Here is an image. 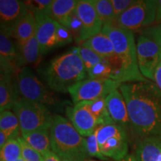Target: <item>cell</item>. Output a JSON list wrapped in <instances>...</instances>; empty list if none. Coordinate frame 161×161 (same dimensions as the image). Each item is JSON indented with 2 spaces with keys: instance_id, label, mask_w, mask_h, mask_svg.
<instances>
[{
  "instance_id": "obj_33",
  "label": "cell",
  "mask_w": 161,
  "mask_h": 161,
  "mask_svg": "<svg viewBox=\"0 0 161 161\" xmlns=\"http://www.w3.org/2000/svg\"><path fill=\"white\" fill-rule=\"evenodd\" d=\"M72 40H73V35L69 29L57 23V26H56L57 47H61V46L71 43Z\"/></svg>"
},
{
  "instance_id": "obj_3",
  "label": "cell",
  "mask_w": 161,
  "mask_h": 161,
  "mask_svg": "<svg viewBox=\"0 0 161 161\" xmlns=\"http://www.w3.org/2000/svg\"><path fill=\"white\" fill-rule=\"evenodd\" d=\"M102 32L111 40L116 55L121 63L120 83L148 81L139 69L136 43L133 31L110 24L104 25Z\"/></svg>"
},
{
  "instance_id": "obj_31",
  "label": "cell",
  "mask_w": 161,
  "mask_h": 161,
  "mask_svg": "<svg viewBox=\"0 0 161 161\" xmlns=\"http://www.w3.org/2000/svg\"><path fill=\"white\" fill-rule=\"evenodd\" d=\"M84 142H85L86 152L87 153L88 156L95 157V158L104 161L108 160V158L104 156L101 152L96 131L87 137H84Z\"/></svg>"
},
{
  "instance_id": "obj_44",
  "label": "cell",
  "mask_w": 161,
  "mask_h": 161,
  "mask_svg": "<svg viewBox=\"0 0 161 161\" xmlns=\"http://www.w3.org/2000/svg\"><path fill=\"white\" fill-rule=\"evenodd\" d=\"M17 161H25V160H24V159L23 158H21L20 159H19V160H18Z\"/></svg>"
},
{
  "instance_id": "obj_14",
  "label": "cell",
  "mask_w": 161,
  "mask_h": 161,
  "mask_svg": "<svg viewBox=\"0 0 161 161\" xmlns=\"http://www.w3.org/2000/svg\"><path fill=\"white\" fill-rule=\"evenodd\" d=\"M29 9L25 2L19 0L0 1L1 28L9 32L26 15Z\"/></svg>"
},
{
  "instance_id": "obj_23",
  "label": "cell",
  "mask_w": 161,
  "mask_h": 161,
  "mask_svg": "<svg viewBox=\"0 0 161 161\" xmlns=\"http://www.w3.org/2000/svg\"><path fill=\"white\" fill-rule=\"evenodd\" d=\"M50 128H41L22 134L24 140L42 155L52 151Z\"/></svg>"
},
{
  "instance_id": "obj_15",
  "label": "cell",
  "mask_w": 161,
  "mask_h": 161,
  "mask_svg": "<svg viewBox=\"0 0 161 161\" xmlns=\"http://www.w3.org/2000/svg\"><path fill=\"white\" fill-rule=\"evenodd\" d=\"M105 101L108 113L114 123L122 127L127 131L130 130V123L128 108L119 88L110 92L105 98Z\"/></svg>"
},
{
  "instance_id": "obj_39",
  "label": "cell",
  "mask_w": 161,
  "mask_h": 161,
  "mask_svg": "<svg viewBox=\"0 0 161 161\" xmlns=\"http://www.w3.org/2000/svg\"><path fill=\"white\" fill-rule=\"evenodd\" d=\"M154 82L158 86L159 89L161 90V62L156 69L155 73H154Z\"/></svg>"
},
{
  "instance_id": "obj_43",
  "label": "cell",
  "mask_w": 161,
  "mask_h": 161,
  "mask_svg": "<svg viewBox=\"0 0 161 161\" xmlns=\"http://www.w3.org/2000/svg\"><path fill=\"white\" fill-rule=\"evenodd\" d=\"M61 161H74V160H67V159H63V160H61Z\"/></svg>"
},
{
  "instance_id": "obj_37",
  "label": "cell",
  "mask_w": 161,
  "mask_h": 161,
  "mask_svg": "<svg viewBox=\"0 0 161 161\" xmlns=\"http://www.w3.org/2000/svg\"><path fill=\"white\" fill-rule=\"evenodd\" d=\"M146 30L149 32L151 35L154 36V37L158 40V42L160 43L161 46V25L149 28V29Z\"/></svg>"
},
{
  "instance_id": "obj_22",
  "label": "cell",
  "mask_w": 161,
  "mask_h": 161,
  "mask_svg": "<svg viewBox=\"0 0 161 161\" xmlns=\"http://www.w3.org/2000/svg\"><path fill=\"white\" fill-rule=\"evenodd\" d=\"M102 154L115 161H121L128 155V137H114L100 147Z\"/></svg>"
},
{
  "instance_id": "obj_16",
  "label": "cell",
  "mask_w": 161,
  "mask_h": 161,
  "mask_svg": "<svg viewBox=\"0 0 161 161\" xmlns=\"http://www.w3.org/2000/svg\"><path fill=\"white\" fill-rule=\"evenodd\" d=\"M17 52V66L18 69L26 66H36L42 58L41 50L35 35L24 43H16Z\"/></svg>"
},
{
  "instance_id": "obj_11",
  "label": "cell",
  "mask_w": 161,
  "mask_h": 161,
  "mask_svg": "<svg viewBox=\"0 0 161 161\" xmlns=\"http://www.w3.org/2000/svg\"><path fill=\"white\" fill-rule=\"evenodd\" d=\"M65 111L70 122L83 137L90 136L100 126L97 119L84 105L82 102L75 104L74 106H67Z\"/></svg>"
},
{
  "instance_id": "obj_10",
  "label": "cell",
  "mask_w": 161,
  "mask_h": 161,
  "mask_svg": "<svg viewBox=\"0 0 161 161\" xmlns=\"http://www.w3.org/2000/svg\"><path fill=\"white\" fill-rule=\"evenodd\" d=\"M75 13L82 25L81 33L75 40L76 43L81 44L102 32L104 25L96 13L92 0H78Z\"/></svg>"
},
{
  "instance_id": "obj_42",
  "label": "cell",
  "mask_w": 161,
  "mask_h": 161,
  "mask_svg": "<svg viewBox=\"0 0 161 161\" xmlns=\"http://www.w3.org/2000/svg\"><path fill=\"white\" fill-rule=\"evenodd\" d=\"M121 161H137L136 160V156L134 155V154H128L125 158L122 159Z\"/></svg>"
},
{
  "instance_id": "obj_38",
  "label": "cell",
  "mask_w": 161,
  "mask_h": 161,
  "mask_svg": "<svg viewBox=\"0 0 161 161\" xmlns=\"http://www.w3.org/2000/svg\"><path fill=\"white\" fill-rule=\"evenodd\" d=\"M43 161H61V159L55 152L49 151L43 155Z\"/></svg>"
},
{
  "instance_id": "obj_17",
  "label": "cell",
  "mask_w": 161,
  "mask_h": 161,
  "mask_svg": "<svg viewBox=\"0 0 161 161\" xmlns=\"http://www.w3.org/2000/svg\"><path fill=\"white\" fill-rule=\"evenodd\" d=\"M77 3L76 0H54L46 14L56 23L67 28Z\"/></svg>"
},
{
  "instance_id": "obj_25",
  "label": "cell",
  "mask_w": 161,
  "mask_h": 161,
  "mask_svg": "<svg viewBox=\"0 0 161 161\" xmlns=\"http://www.w3.org/2000/svg\"><path fill=\"white\" fill-rule=\"evenodd\" d=\"M0 130L7 134L10 139L17 138L21 133L19 122L14 113L10 110H4L0 114Z\"/></svg>"
},
{
  "instance_id": "obj_24",
  "label": "cell",
  "mask_w": 161,
  "mask_h": 161,
  "mask_svg": "<svg viewBox=\"0 0 161 161\" xmlns=\"http://www.w3.org/2000/svg\"><path fill=\"white\" fill-rule=\"evenodd\" d=\"M84 105L97 119L100 125L114 124L110 117L106 105L105 98H101L93 101H83Z\"/></svg>"
},
{
  "instance_id": "obj_1",
  "label": "cell",
  "mask_w": 161,
  "mask_h": 161,
  "mask_svg": "<svg viewBox=\"0 0 161 161\" xmlns=\"http://www.w3.org/2000/svg\"><path fill=\"white\" fill-rule=\"evenodd\" d=\"M128 108L133 136L161 137V90L154 82L122 83L119 87Z\"/></svg>"
},
{
  "instance_id": "obj_29",
  "label": "cell",
  "mask_w": 161,
  "mask_h": 161,
  "mask_svg": "<svg viewBox=\"0 0 161 161\" xmlns=\"http://www.w3.org/2000/svg\"><path fill=\"white\" fill-rule=\"evenodd\" d=\"M74 49L77 52L80 59L83 61L86 72L104 60V58H102L92 50L82 45L75 46V47H74Z\"/></svg>"
},
{
  "instance_id": "obj_34",
  "label": "cell",
  "mask_w": 161,
  "mask_h": 161,
  "mask_svg": "<svg viewBox=\"0 0 161 161\" xmlns=\"http://www.w3.org/2000/svg\"><path fill=\"white\" fill-rule=\"evenodd\" d=\"M53 3V0H33L25 1L28 8L34 14L46 13L50 5Z\"/></svg>"
},
{
  "instance_id": "obj_8",
  "label": "cell",
  "mask_w": 161,
  "mask_h": 161,
  "mask_svg": "<svg viewBox=\"0 0 161 161\" xmlns=\"http://www.w3.org/2000/svg\"><path fill=\"white\" fill-rule=\"evenodd\" d=\"M136 53L140 72L147 79L154 81L156 69L161 62V46L147 30L137 38Z\"/></svg>"
},
{
  "instance_id": "obj_41",
  "label": "cell",
  "mask_w": 161,
  "mask_h": 161,
  "mask_svg": "<svg viewBox=\"0 0 161 161\" xmlns=\"http://www.w3.org/2000/svg\"><path fill=\"white\" fill-rule=\"evenodd\" d=\"M157 11H156V22L161 21V0H157Z\"/></svg>"
},
{
  "instance_id": "obj_21",
  "label": "cell",
  "mask_w": 161,
  "mask_h": 161,
  "mask_svg": "<svg viewBox=\"0 0 161 161\" xmlns=\"http://www.w3.org/2000/svg\"><path fill=\"white\" fill-rule=\"evenodd\" d=\"M17 52L15 43L5 29L1 28L0 31V65L12 66L18 69L17 66Z\"/></svg>"
},
{
  "instance_id": "obj_5",
  "label": "cell",
  "mask_w": 161,
  "mask_h": 161,
  "mask_svg": "<svg viewBox=\"0 0 161 161\" xmlns=\"http://www.w3.org/2000/svg\"><path fill=\"white\" fill-rule=\"evenodd\" d=\"M18 92L22 98L58 108L64 104L55 93L52 92L28 66L20 68L17 73Z\"/></svg>"
},
{
  "instance_id": "obj_40",
  "label": "cell",
  "mask_w": 161,
  "mask_h": 161,
  "mask_svg": "<svg viewBox=\"0 0 161 161\" xmlns=\"http://www.w3.org/2000/svg\"><path fill=\"white\" fill-rule=\"evenodd\" d=\"M10 138L7 135V134L3 131V130H0V149L3 148L4 146L8 142Z\"/></svg>"
},
{
  "instance_id": "obj_36",
  "label": "cell",
  "mask_w": 161,
  "mask_h": 161,
  "mask_svg": "<svg viewBox=\"0 0 161 161\" xmlns=\"http://www.w3.org/2000/svg\"><path fill=\"white\" fill-rule=\"evenodd\" d=\"M67 29H69V31L72 32V35H75V40L79 37L80 33H81L82 25L79 18L77 17L75 13H74L72 15V17H70L69 23H68Z\"/></svg>"
},
{
  "instance_id": "obj_4",
  "label": "cell",
  "mask_w": 161,
  "mask_h": 161,
  "mask_svg": "<svg viewBox=\"0 0 161 161\" xmlns=\"http://www.w3.org/2000/svg\"><path fill=\"white\" fill-rule=\"evenodd\" d=\"M49 131L52 151L61 160L84 161L87 158L84 137L67 119L54 114Z\"/></svg>"
},
{
  "instance_id": "obj_7",
  "label": "cell",
  "mask_w": 161,
  "mask_h": 161,
  "mask_svg": "<svg viewBox=\"0 0 161 161\" xmlns=\"http://www.w3.org/2000/svg\"><path fill=\"white\" fill-rule=\"evenodd\" d=\"M157 2L154 0L136 1L127 11L117 17L113 25L134 31L152 25L155 21Z\"/></svg>"
},
{
  "instance_id": "obj_26",
  "label": "cell",
  "mask_w": 161,
  "mask_h": 161,
  "mask_svg": "<svg viewBox=\"0 0 161 161\" xmlns=\"http://www.w3.org/2000/svg\"><path fill=\"white\" fill-rule=\"evenodd\" d=\"M96 134L100 147L111 138L128 137L127 130L115 123L100 125L96 129Z\"/></svg>"
},
{
  "instance_id": "obj_6",
  "label": "cell",
  "mask_w": 161,
  "mask_h": 161,
  "mask_svg": "<svg viewBox=\"0 0 161 161\" xmlns=\"http://www.w3.org/2000/svg\"><path fill=\"white\" fill-rule=\"evenodd\" d=\"M12 110L19 119L22 134L51 127L53 115L43 104L19 97Z\"/></svg>"
},
{
  "instance_id": "obj_27",
  "label": "cell",
  "mask_w": 161,
  "mask_h": 161,
  "mask_svg": "<svg viewBox=\"0 0 161 161\" xmlns=\"http://www.w3.org/2000/svg\"><path fill=\"white\" fill-rule=\"evenodd\" d=\"M92 3L103 25L114 23L116 17L110 0H92Z\"/></svg>"
},
{
  "instance_id": "obj_19",
  "label": "cell",
  "mask_w": 161,
  "mask_h": 161,
  "mask_svg": "<svg viewBox=\"0 0 161 161\" xmlns=\"http://www.w3.org/2000/svg\"><path fill=\"white\" fill-rule=\"evenodd\" d=\"M36 25L35 14L29 10L25 17L8 33L11 38L16 40V43H24L35 35Z\"/></svg>"
},
{
  "instance_id": "obj_35",
  "label": "cell",
  "mask_w": 161,
  "mask_h": 161,
  "mask_svg": "<svg viewBox=\"0 0 161 161\" xmlns=\"http://www.w3.org/2000/svg\"><path fill=\"white\" fill-rule=\"evenodd\" d=\"M110 1L114 8L116 19L136 3V1L133 0H110Z\"/></svg>"
},
{
  "instance_id": "obj_32",
  "label": "cell",
  "mask_w": 161,
  "mask_h": 161,
  "mask_svg": "<svg viewBox=\"0 0 161 161\" xmlns=\"http://www.w3.org/2000/svg\"><path fill=\"white\" fill-rule=\"evenodd\" d=\"M20 146L22 148V158L25 161H43V155L37 151L32 148L23 136H18Z\"/></svg>"
},
{
  "instance_id": "obj_2",
  "label": "cell",
  "mask_w": 161,
  "mask_h": 161,
  "mask_svg": "<svg viewBox=\"0 0 161 161\" xmlns=\"http://www.w3.org/2000/svg\"><path fill=\"white\" fill-rule=\"evenodd\" d=\"M45 82L55 92H68V90L87 77L84 63L74 47L59 55L40 69Z\"/></svg>"
},
{
  "instance_id": "obj_20",
  "label": "cell",
  "mask_w": 161,
  "mask_h": 161,
  "mask_svg": "<svg viewBox=\"0 0 161 161\" xmlns=\"http://www.w3.org/2000/svg\"><path fill=\"white\" fill-rule=\"evenodd\" d=\"M80 45L89 48L105 60H111L116 57L111 40L103 32L93 36Z\"/></svg>"
},
{
  "instance_id": "obj_18",
  "label": "cell",
  "mask_w": 161,
  "mask_h": 161,
  "mask_svg": "<svg viewBox=\"0 0 161 161\" xmlns=\"http://www.w3.org/2000/svg\"><path fill=\"white\" fill-rule=\"evenodd\" d=\"M161 152V137L149 136L139 141L136 148L137 161H158Z\"/></svg>"
},
{
  "instance_id": "obj_46",
  "label": "cell",
  "mask_w": 161,
  "mask_h": 161,
  "mask_svg": "<svg viewBox=\"0 0 161 161\" xmlns=\"http://www.w3.org/2000/svg\"><path fill=\"white\" fill-rule=\"evenodd\" d=\"M86 161H96V160H86Z\"/></svg>"
},
{
  "instance_id": "obj_45",
  "label": "cell",
  "mask_w": 161,
  "mask_h": 161,
  "mask_svg": "<svg viewBox=\"0 0 161 161\" xmlns=\"http://www.w3.org/2000/svg\"><path fill=\"white\" fill-rule=\"evenodd\" d=\"M158 161H161V152H160V156H159Z\"/></svg>"
},
{
  "instance_id": "obj_9",
  "label": "cell",
  "mask_w": 161,
  "mask_h": 161,
  "mask_svg": "<svg viewBox=\"0 0 161 161\" xmlns=\"http://www.w3.org/2000/svg\"><path fill=\"white\" fill-rule=\"evenodd\" d=\"M122 83L113 79L86 78L68 90L74 104L83 101H93L106 98L110 92L119 87Z\"/></svg>"
},
{
  "instance_id": "obj_12",
  "label": "cell",
  "mask_w": 161,
  "mask_h": 161,
  "mask_svg": "<svg viewBox=\"0 0 161 161\" xmlns=\"http://www.w3.org/2000/svg\"><path fill=\"white\" fill-rule=\"evenodd\" d=\"M0 110H11L18 98L17 79L14 78L16 68L11 66L0 65Z\"/></svg>"
},
{
  "instance_id": "obj_13",
  "label": "cell",
  "mask_w": 161,
  "mask_h": 161,
  "mask_svg": "<svg viewBox=\"0 0 161 161\" xmlns=\"http://www.w3.org/2000/svg\"><path fill=\"white\" fill-rule=\"evenodd\" d=\"M36 17V33L42 55H45L57 47L56 26L57 23L45 13L35 14Z\"/></svg>"
},
{
  "instance_id": "obj_30",
  "label": "cell",
  "mask_w": 161,
  "mask_h": 161,
  "mask_svg": "<svg viewBox=\"0 0 161 161\" xmlns=\"http://www.w3.org/2000/svg\"><path fill=\"white\" fill-rule=\"evenodd\" d=\"M114 69L108 60L104 59L86 72L87 78L91 79H113Z\"/></svg>"
},
{
  "instance_id": "obj_28",
  "label": "cell",
  "mask_w": 161,
  "mask_h": 161,
  "mask_svg": "<svg viewBox=\"0 0 161 161\" xmlns=\"http://www.w3.org/2000/svg\"><path fill=\"white\" fill-rule=\"evenodd\" d=\"M22 158V148L17 138H11L8 140L0 152L1 161H17Z\"/></svg>"
}]
</instances>
